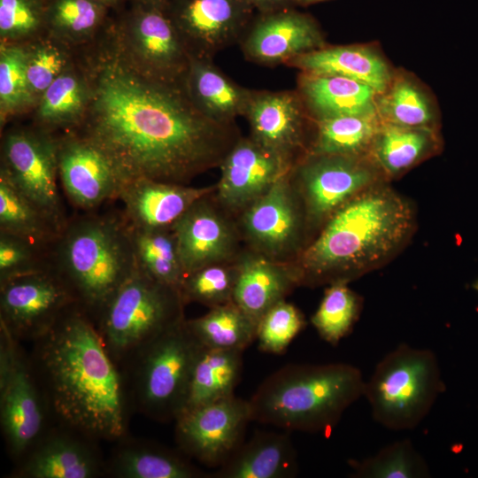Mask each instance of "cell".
Wrapping results in <instances>:
<instances>
[{
	"mask_svg": "<svg viewBox=\"0 0 478 478\" xmlns=\"http://www.w3.org/2000/svg\"><path fill=\"white\" fill-rule=\"evenodd\" d=\"M303 313L292 304L281 300L260 319L257 328L258 348L272 354H281L305 328Z\"/></svg>",
	"mask_w": 478,
	"mask_h": 478,
	"instance_id": "44",
	"label": "cell"
},
{
	"mask_svg": "<svg viewBox=\"0 0 478 478\" xmlns=\"http://www.w3.org/2000/svg\"><path fill=\"white\" fill-rule=\"evenodd\" d=\"M365 383L361 371L346 363L288 365L248 400L251 418L287 430L328 432L364 397Z\"/></svg>",
	"mask_w": 478,
	"mask_h": 478,
	"instance_id": "4",
	"label": "cell"
},
{
	"mask_svg": "<svg viewBox=\"0 0 478 478\" xmlns=\"http://www.w3.org/2000/svg\"><path fill=\"white\" fill-rule=\"evenodd\" d=\"M382 121L395 125L436 129V115L430 96L410 75L399 73L377 96Z\"/></svg>",
	"mask_w": 478,
	"mask_h": 478,
	"instance_id": "37",
	"label": "cell"
},
{
	"mask_svg": "<svg viewBox=\"0 0 478 478\" xmlns=\"http://www.w3.org/2000/svg\"><path fill=\"white\" fill-rule=\"evenodd\" d=\"M58 178L72 204L85 211L118 199L123 182L95 143L76 132L57 139Z\"/></svg>",
	"mask_w": 478,
	"mask_h": 478,
	"instance_id": "19",
	"label": "cell"
},
{
	"mask_svg": "<svg viewBox=\"0 0 478 478\" xmlns=\"http://www.w3.org/2000/svg\"><path fill=\"white\" fill-rule=\"evenodd\" d=\"M45 24L37 0H0L2 42L21 43L32 39Z\"/></svg>",
	"mask_w": 478,
	"mask_h": 478,
	"instance_id": "45",
	"label": "cell"
},
{
	"mask_svg": "<svg viewBox=\"0 0 478 478\" xmlns=\"http://www.w3.org/2000/svg\"><path fill=\"white\" fill-rule=\"evenodd\" d=\"M297 90L312 120L378 113L377 93L350 78L301 73Z\"/></svg>",
	"mask_w": 478,
	"mask_h": 478,
	"instance_id": "28",
	"label": "cell"
},
{
	"mask_svg": "<svg viewBox=\"0 0 478 478\" xmlns=\"http://www.w3.org/2000/svg\"><path fill=\"white\" fill-rule=\"evenodd\" d=\"M295 447L288 434L258 431L213 473L216 478H289L297 475Z\"/></svg>",
	"mask_w": 478,
	"mask_h": 478,
	"instance_id": "26",
	"label": "cell"
},
{
	"mask_svg": "<svg viewBox=\"0 0 478 478\" xmlns=\"http://www.w3.org/2000/svg\"><path fill=\"white\" fill-rule=\"evenodd\" d=\"M443 389L436 354L402 343L376 365L364 397L376 422L391 430H409L428 414Z\"/></svg>",
	"mask_w": 478,
	"mask_h": 478,
	"instance_id": "8",
	"label": "cell"
},
{
	"mask_svg": "<svg viewBox=\"0 0 478 478\" xmlns=\"http://www.w3.org/2000/svg\"><path fill=\"white\" fill-rule=\"evenodd\" d=\"M89 100L87 76L69 66L39 97L36 120L45 128L78 126L85 117Z\"/></svg>",
	"mask_w": 478,
	"mask_h": 478,
	"instance_id": "35",
	"label": "cell"
},
{
	"mask_svg": "<svg viewBox=\"0 0 478 478\" xmlns=\"http://www.w3.org/2000/svg\"><path fill=\"white\" fill-rule=\"evenodd\" d=\"M251 420L248 400L234 394L182 412L174 420L175 441L187 457L219 467L243 443Z\"/></svg>",
	"mask_w": 478,
	"mask_h": 478,
	"instance_id": "15",
	"label": "cell"
},
{
	"mask_svg": "<svg viewBox=\"0 0 478 478\" xmlns=\"http://www.w3.org/2000/svg\"><path fill=\"white\" fill-rule=\"evenodd\" d=\"M0 232L50 249L61 229L0 169Z\"/></svg>",
	"mask_w": 478,
	"mask_h": 478,
	"instance_id": "32",
	"label": "cell"
},
{
	"mask_svg": "<svg viewBox=\"0 0 478 478\" xmlns=\"http://www.w3.org/2000/svg\"><path fill=\"white\" fill-rule=\"evenodd\" d=\"M215 185L190 187L188 184L136 179L125 182L118 199L128 227L168 228L200 198L214 193Z\"/></svg>",
	"mask_w": 478,
	"mask_h": 478,
	"instance_id": "23",
	"label": "cell"
},
{
	"mask_svg": "<svg viewBox=\"0 0 478 478\" xmlns=\"http://www.w3.org/2000/svg\"><path fill=\"white\" fill-rule=\"evenodd\" d=\"M362 306L360 297L348 282L329 284L311 321L320 336L336 345L348 335L358 319Z\"/></svg>",
	"mask_w": 478,
	"mask_h": 478,
	"instance_id": "39",
	"label": "cell"
},
{
	"mask_svg": "<svg viewBox=\"0 0 478 478\" xmlns=\"http://www.w3.org/2000/svg\"><path fill=\"white\" fill-rule=\"evenodd\" d=\"M185 276L206 266L236 259L243 241L236 220L213 193L197 200L173 226Z\"/></svg>",
	"mask_w": 478,
	"mask_h": 478,
	"instance_id": "17",
	"label": "cell"
},
{
	"mask_svg": "<svg viewBox=\"0 0 478 478\" xmlns=\"http://www.w3.org/2000/svg\"><path fill=\"white\" fill-rule=\"evenodd\" d=\"M186 324L207 349L244 351L257 338L258 324L234 302L209 308L205 314L186 320Z\"/></svg>",
	"mask_w": 478,
	"mask_h": 478,
	"instance_id": "34",
	"label": "cell"
},
{
	"mask_svg": "<svg viewBox=\"0 0 478 478\" xmlns=\"http://www.w3.org/2000/svg\"><path fill=\"white\" fill-rule=\"evenodd\" d=\"M416 211L382 182L359 193L325 222L291 262L299 285L349 282L382 266L408 243Z\"/></svg>",
	"mask_w": 478,
	"mask_h": 478,
	"instance_id": "3",
	"label": "cell"
},
{
	"mask_svg": "<svg viewBox=\"0 0 478 478\" xmlns=\"http://www.w3.org/2000/svg\"><path fill=\"white\" fill-rule=\"evenodd\" d=\"M243 353L203 346L193 368L182 412L234 395L242 374Z\"/></svg>",
	"mask_w": 478,
	"mask_h": 478,
	"instance_id": "31",
	"label": "cell"
},
{
	"mask_svg": "<svg viewBox=\"0 0 478 478\" xmlns=\"http://www.w3.org/2000/svg\"><path fill=\"white\" fill-rule=\"evenodd\" d=\"M327 0H295L296 5L307 6L310 4H317Z\"/></svg>",
	"mask_w": 478,
	"mask_h": 478,
	"instance_id": "49",
	"label": "cell"
},
{
	"mask_svg": "<svg viewBox=\"0 0 478 478\" xmlns=\"http://www.w3.org/2000/svg\"><path fill=\"white\" fill-rule=\"evenodd\" d=\"M143 5L164 8L168 0H143Z\"/></svg>",
	"mask_w": 478,
	"mask_h": 478,
	"instance_id": "48",
	"label": "cell"
},
{
	"mask_svg": "<svg viewBox=\"0 0 478 478\" xmlns=\"http://www.w3.org/2000/svg\"><path fill=\"white\" fill-rule=\"evenodd\" d=\"M357 478H426L430 470L410 440L395 442L361 461H351Z\"/></svg>",
	"mask_w": 478,
	"mask_h": 478,
	"instance_id": "40",
	"label": "cell"
},
{
	"mask_svg": "<svg viewBox=\"0 0 478 478\" xmlns=\"http://www.w3.org/2000/svg\"><path fill=\"white\" fill-rule=\"evenodd\" d=\"M297 286L298 277L291 262L273 260L246 248L239 256L233 302L258 324Z\"/></svg>",
	"mask_w": 478,
	"mask_h": 478,
	"instance_id": "24",
	"label": "cell"
},
{
	"mask_svg": "<svg viewBox=\"0 0 478 478\" xmlns=\"http://www.w3.org/2000/svg\"><path fill=\"white\" fill-rule=\"evenodd\" d=\"M127 227L138 268L152 279L180 290L185 273L172 227Z\"/></svg>",
	"mask_w": 478,
	"mask_h": 478,
	"instance_id": "36",
	"label": "cell"
},
{
	"mask_svg": "<svg viewBox=\"0 0 478 478\" xmlns=\"http://www.w3.org/2000/svg\"><path fill=\"white\" fill-rule=\"evenodd\" d=\"M163 9L190 56L205 59L240 42L255 12L246 0H168Z\"/></svg>",
	"mask_w": 478,
	"mask_h": 478,
	"instance_id": "16",
	"label": "cell"
},
{
	"mask_svg": "<svg viewBox=\"0 0 478 478\" xmlns=\"http://www.w3.org/2000/svg\"><path fill=\"white\" fill-rule=\"evenodd\" d=\"M316 134L308 151L314 154L370 156L382 120L378 113L312 120Z\"/></svg>",
	"mask_w": 478,
	"mask_h": 478,
	"instance_id": "33",
	"label": "cell"
},
{
	"mask_svg": "<svg viewBox=\"0 0 478 478\" xmlns=\"http://www.w3.org/2000/svg\"><path fill=\"white\" fill-rule=\"evenodd\" d=\"M25 46L27 80L38 101L46 89L70 66L69 56L65 49L66 45L51 36Z\"/></svg>",
	"mask_w": 478,
	"mask_h": 478,
	"instance_id": "43",
	"label": "cell"
},
{
	"mask_svg": "<svg viewBox=\"0 0 478 478\" xmlns=\"http://www.w3.org/2000/svg\"><path fill=\"white\" fill-rule=\"evenodd\" d=\"M178 289L136 267L92 318L104 346L121 366L150 341L185 320Z\"/></svg>",
	"mask_w": 478,
	"mask_h": 478,
	"instance_id": "7",
	"label": "cell"
},
{
	"mask_svg": "<svg viewBox=\"0 0 478 478\" xmlns=\"http://www.w3.org/2000/svg\"><path fill=\"white\" fill-rule=\"evenodd\" d=\"M235 220L247 248L273 260L292 262L307 243L305 211L289 172Z\"/></svg>",
	"mask_w": 478,
	"mask_h": 478,
	"instance_id": "12",
	"label": "cell"
},
{
	"mask_svg": "<svg viewBox=\"0 0 478 478\" xmlns=\"http://www.w3.org/2000/svg\"><path fill=\"white\" fill-rule=\"evenodd\" d=\"M441 146L436 129L382 121L370 157L387 181L401 176L436 154Z\"/></svg>",
	"mask_w": 478,
	"mask_h": 478,
	"instance_id": "30",
	"label": "cell"
},
{
	"mask_svg": "<svg viewBox=\"0 0 478 478\" xmlns=\"http://www.w3.org/2000/svg\"><path fill=\"white\" fill-rule=\"evenodd\" d=\"M123 439L105 461V474L115 478H202L206 474L197 468L181 451L145 441Z\"/></svg>",
	"mask_w": 478,
	"mask_h": 478,
	"instance_id": "29",
	"label": "cell"
},
{
	"mask_svg": "<svg viewBox=\"0 0 478 478\" xmlns=\"http://www.w3.org/2000/svg\"><path fill=\"white\" fill-rule=\"evenodd\" d=\"M27 75L25 44L2 42L0 47V119L1 124L35 106Z\"/></svg>",
	"mask_w": 478,
	"mask_h": 478,
	"instance_id": "38",
	"label": "cell"
},
{
	"mask_svg": "<svg viewBox=\"0 0 478 478\" xmlns=\"http://www.w3.org/2000/svg\"><path fill=\"white\" fill-rule=\"evenodd\" d=\"M57 139L47 130L15 129L2 144L1 168L61 230L67 220L58 187Z\"/></svg>",
	"mask_w": 478,
	"mask_h": 478,
	"instance_id": "14",
	"label": "cell"
},
{
	"mask_svg": "<svg viewBox=\"0 0 478 478\" xmlns=\"http://www.w3.org/2000/svg\"><path fill=\"white\" fill-rule=\"evenodd\" d=\"M238 274L239 257L187 274L180 287L185 305L194 302L212 308L233 302Z\"/></svg>",
	"mask_w": 478,
	"mask_h": 478,
	"instance_id": "42",
	"label": "cell"
},
{
	"mask_svg": "<svg viewBox=\"0 0 478 478\" xmlns=\"http://www.w3.org/2000/svg\"><path fill=\"white\" fill-rule=\"evenodd\" d=\"M258 13H267L293 7L295 0H246Z\"/></svg>",
	"mask_w": 478,
	"mask_h": 478,
	"instance_id": "47",
	"label": "cell"
},
{
	"mask_svg": "<svg viewBox=\"0 0 478 478\" xmlns=\"http://www.w3.org/2000/svg\"><path fill=\"white\" fill-rule=\"evenodd\" d=\"M292 166L251 135L241 136L219 166L220 178L215 184L213 197L227 213L236 218Z\"/></svg>",
	"mask_w": 478,
	"mask_h": 478,
	"instance_id": "18",
	"label": "cell"
},
{
	"mask_svg": "<svg viewBox=\"0 0 478 478\" xmlns=\"http://www.w3.org/2000/svg\"><path fill=\"white\" fill-rule=\"evenodd\" d=\"M0 423L17 462L48 429L46 400L20 342L0 326Z\"/></svg>",
	"mask_w": 478,
	"mask_h": 478,
	"instance_id": "10",
	"label": "cell"
},
{
	"mask_svg": "<svg viewBox=\"0 0 478 478\" xmlns=\"http://www.w3.org/2000/svg\"><path fill=\"white\" fill-rule=\"evenodd\" d=\"M48 261L91 319L137 267L121 215L87 214L67 221Z\"/></svg>",
	"mask_w": 478,
	"mask_h": 478,
	"instance_id": "5",
	"label": "cell"
},
{
	"mask_svg": "<svg viewBox=\"0 0 478 478\" xmlns=\"http://www.w3.org/2000/svg\"><path fill=\"white\" fill-rule=\"evenodd\" d=\"M112 50L128 68L146 79L184 84L191 56L162 8L141 7L116 31Z\"/></svg>",
	"mask_w": 478,
	"mask_h": 478,
	"instance_id": "11",
	"label": "cell"
},
{
	"mask_svg": "<svg viewBox=\"0 0 478 478\" xmlns=\"http://www.w3.org/2000/svg\"><path fill=\"white\" fill-rule=\"evenodd\" d=\"M103 10L95 0H55L45 14V25L50 36L65 45L82 42L99 27Z\"/></svg>",
	"mask_w": 478,
	"mask_h": 478,
	"instance_id": "41",
	"label": "cell"
},
{
	"mask_svg": "<svg viewBox=\"0 0 478 478\" xmlns=\"http://www.w3.org/2000/svg\"><path fill=\"white\" fill-rule=\"evenodd\" d=\"M96 441L69 428L47 429L17 461L15 478H97L105 474Z\"/></svg>",
	"mask_w": 478,
	"mask_h": 478,
	"instance_id": "21",
	"label": "cell"
},
{
	"mask_svg": "<svg viewBox=\"0 0 478 478\" xmlns=\"http://www.w3.org/2000/svg\"><path fill=\"white\" fill-rule=\"evenodd\" d=\"M244 117L250 135L293 166L307 153L305 130L312 118L297 90H254Z\"/></svg>",
	"mask_w": 478,
	"mask_h": 478,
	"instance_id": "22",
	"label": "cell"
},
{
	"mask_svg": "<svg viewBox=\"0 0 478 478\" xmlns=\"http://www.w3.org/2000/svg\"><path fill=\"white\" fill-rule=\"evenodd\" d=\"M75 305L72 291L50 265L0 282V325L20 343L42 335Z\"/></svg>",
	"mask_w": 478,
	"mask_h": 478,
	"instance_id": "13",
	"label": "cell"
},
{
	"mask_svg": "<svg viewBox=\"0 0 478 478\" xmlns=\"http://www.w3.org/2000/svg\"><path fill=\"white\" fill-rule=\"evenodd\" d=\"M31 343L29 359L58 426L96 442L127 436L132 406L122 371L84 310L73 306Z\"/></svg>",
	"mask_w": 478,
	"mask_h": 478,
	"instance_id": "2",
	"label": "cell"
},
{
	"mask_svg": "<svg viewBox=\"0 0 478 478\" xmlns=\"http://www.w3.org/2000/svg\"><path fill=\"white\" fill-rule=\"evenodd\" d=\"M95 1L104 7L105 5H110L112 4L116 3L118 0H95Z\"/></svg>",
	"mask_w": 478,
	"mask_h": 478,
	"instance_id": "50",
	"label": "cell"
},
{
	"mask_svg": "<svg viewBox=\"0 0 478 478\" xmlns=\"http://www.w3.org/2000/svg\"><path fill=\"white\" fill-rule=\"evenodd\" d=\"M239 43L247 59L264 66L286 65L326 46L315 19L293 7L259 13Z\"/></svg>",
	"mask_w": 478,
	"mask_h": 478,
	"instance_id": "20",
	"label": "cell"
},
{
	"mask_svg": "<svg viewBox=\"0 0 478 478\" xmlns=\"http://www.w3.org/2000/svg\"><path fill=\"white\" fill-rule=\"evenodd\" d=\"M289 176L304 207L307 236L349 200L388 181L370 156L310 152L294 164Z\"/></svg>",
	"mask_w": 478,
	"mask_h": 478,
	"instance_id": "9",
	"label": "cell"
},
{
	"mask_svg": "<svg viewBox=\"0 0 478 478\" xmlns=\"http://www.w3.org/2000/svg\"><path fill=\"white\" fill-rule=\"evenodd\" d=\"M286 65L304 73L356 80L370 86L377 95L386 90L394 75L382 56L366 45L325 46L300 55Z\"/></svg>",
	"mask_w": 478,
	"mask_h": 478,
	"instance_id": "25",
	"label": "cell"
},
{
	"mask_svg": "<svg viewBox=\"0 0 478 478\" xmlns=\"http://www.w3.org/2000/svg\"><path fill=\"white\" fill-rule=\"evenodd\" d=\"M48 253L27 239L0 232V282L47 267Z\"/></svg>",
	"mask_w": 478,
	"mask_h": 478,
	"instance_id": "46",
	"label": "cell"
},
{
	"mask_svg": "<svg viewBox=\"0 0 478 478\" xmlns=\"http://www.w3.org/2000/svg\"><path fill=\"white\" fill-rule=\"evenodd\" d=\"M186 320L143 345L120 368L132 409L157 421H174L184 410L203 348Z\"/></svg>",
	"mask_w": 478,
	"mask_h": 478,
	"instance_id": "6",
	"label": "cell"
},
{
	"mask_svg": "<svg viewBox=\"0 0 478 478\" xmlns=\"http://www.w3.org/2000/svg\"><path fill=\"white\" fill-rule=\"evenodd\" d=\"M184 89L195 106L223 124L245 116L254 90L240 86L222 73L212 59L190 57Z\"/></svg>",
	"mask_w": 478,
	"mask_h": 478,
	"instance_id": "27",
	"label": "cell"
},
{
	"mask_svg": "<svg viewBox=\"0 0 478 478\" xmlns=\"http://www.w3.org/2000/svg\"><path fill=\"white\" fill-rule=\"evenodd\" d=\"M86 76L90 100L74 132L104 152L123 184L136 179L187 184L220 166L241 137L235 123L202 113L183 85L137 74L112 49Z\"/></svg>",
	"mask_w": 478,
	"mask_h": 478,
	"instance_id": "1",
	"label": "cell"
}]
</instances>
